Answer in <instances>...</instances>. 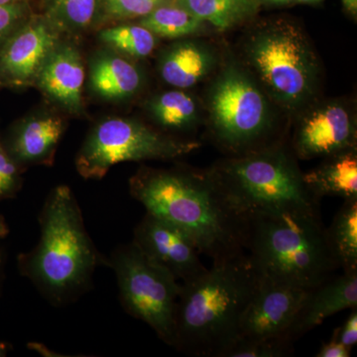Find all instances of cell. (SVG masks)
I'll use <instances>...</instances> for the list:
<instances>
[{"instance_id":"9c48e42d","label":"cell","mask_w":357,"mask_h":357,"mask_svg":"<svg viewBox=\"0 0 357 357\" xmlns=\"http://www.w3.org/2000/svg\"><path fill=\"white\" fill-rule=\"evenodd\" d=\"M211 112L218 139L234 149L258 139L266 126V102L262 93L236 70L225 73L215 84Z\"/></svg>"},{"instance_id":"1f68e13d","label":"cell","mask_w":357,"mask_h":357,"mask_svg":"<svg viewBox=\"0 0 357 357\" xmlns=\"http://www.w3.org/2000/svg\"><path fill=\"white\" fill-rule=\"evenodd\" d=\"M7 260L6 250L4 248H0V291L3 284L4 276H6V265Z\"/></svg>"},{"instance_id":"d4e9b609","label":"cell","mask_w":357,"mask_h":357,"mask_svg":"<svg viewBox=\"0 0 357 357\" xmlns=\"http://www.w3.org/2000/svg\"><path fill=\"white\" fill-rule=\"evenodd\" d=\"M293 354V342L286 340H237L225 357H284Z\"/></svg>"},{"instance_id":"74e56055","label":"cell","mask_w":357,"mask_h":357,"mask_svg":"<svg viewBox=\"0 0 357 357\" xmlns=\"http://www.w3.org/2000/svg\"><path fill=\"white\" fill-rule=\"evenodd\" d=\"M159 1H160V0H159Z\"/></svg>"},{"instance_id":"4316f807","label":"cell","mask_w":357,"mask_h":357,"mask_svg":"<svg viewBox=\"0 0 357 357\" xmlns=\"http://www.w3.org/2000/svg\"><path fill=\"white\" fill-rule=\"evenodd\" d=\"M96 0H56L55 11L68 25L84 28L95 17Z\"/></svg>"},{"instance_id":"d6a6232c","label":"cell","mask_w":357,"mask_h":357,"mask_svg":"<svg viewBox=\"0 0 357 357\" xmlns=\"http://www.w3.org/2000/svg\"><path fill=\"white\" fill-rule=\"evenodd\" d=\"M9 232H10V230H9L6 220H4L2 215H0V238H6V237L9 236Z\"/></svg>"},{"instance_id":"ac0fdd59","label":"cell","mask_w":357,"mask_h":357,"mask_svg":"<svg viewBox=\"0 0 357 357\" xmlns=\"http://www.w3.org/2000/svg\"><path fill=\"white\" fill-rule=\"evenodd\" d=\"M210 67L208 52L198 45L185 43L167 54L162 62L161 76L176 88H190L206 76Z\"/></svg>"},{"instance_id":"3957f363","label":"cell","mask_w":357,"mask_h":357,"mask_svg":"<svg viewBox=\"0 0 357 357\" xmlns=\"http://www.w3.org/2000/svg\"><path fill=\"white\" fill-rule=\"evenodd\" d=\"M38 222V243L17 256L18 270L53 306H67L88 292L96 268L107 267V257L91 241L68 185L52 190Z\"/></svg>"},{"instance_id":"7c38bea8","label":"cell","mask_w":357,"mask_h":357,"mask_svg":"<svg viewBox=\"0 0 357 357\" xmlns=\"http://www.w3.org/2000/svg\"><path fill=\"white\" fill-rule=\"evenodd\" d=\"M55 41L43 23L18 28L0 48V84L28 83L41 70Z\"/></svg>"},{"instance_id":"2e32d148","label":"cell","mask_w":357,"mask_h":357,"mask_svg":"<svg viewBox=\"0 0 357 357\" xmlns=\"http://www.w3.org/2000/svg\"><path fill=\"white\" fill-rule=\"evenodd\" d=\"M39 73L40 86L54 100L74 112L82 109L84 70L76 51L63 48L53 52Z\"/></svg>"},{"instance_id":"ffe728a7","label":"cell","mask_w":357,"mask_h":357,"mask_svg":"<svg viewBox=\"0 0 357 357\" xmlns=\"http://www.w3.org/2000/svg\"><path fill=\"white\" fill-rule=\"evenodd\" d=\"M91 79L93 89L105 98H123L133 95L141 84L138 70L128 61L114 56L96 61Z\"/></svg>"},{"instance_id":"277c9868","label":"cell","mask_w":357,"mask_h":357,"mask_svg":"<svg viewBox=\"0 0 357 357\" xmlns=\"http://www.w3.org/2000/svg\"><path fill=\"white\" fill-rule=\"evenodd\" d=\"M244 249L263 278L312 290L340 269L319 211L244 217Z\"/></svg>"},{"instance_id":"f546056e","label":"cell","mask_w":357,"mask_h":357,"mask_svg":"<svg viewBox=\"0 0 357 357\" xmlns=\"http://www.w3.org/2000/svg\"><path fill=\"white\" fill-rule=\"evenodd\" d=\"M333 338L337 340L340 344L354 349L357 342V311L356 307L352 309L351 314L345 319L340 328H335L333 333Z\"/></svg>"},{"instance_id":"d590c367","label":"cell","mask_w":357,"mask_h":357,"mask_svg":"<svg viewBox=\"0 0 357 357\" xmlns=\"http://www.w3.org/2000/svg\"><path fill=\"white\" fill-rule=\"evenodd\" d=\"M272 3L282 4V3H288L291 0H269Z\"/></svg>"},{"instance_id":"52a82bcc","label":"cell","mask_w":357,"mask_h":357,"mask_svg":"<svg viewBox=\"0 0 357 357\" xmlns=\"http://www.w3.org/2000/svg\"><path fill=\"white\" fill-rule=\"evenodd\" d=\"M196 147V143L174 139L138 121L109 119L89 134L77 155L76 167L84 178L100 180L117 164L173 159Z\"/></svg>"},{"instance_id":"7402d4cb","label":"cell","mask_w":357,"mask_h":357,"mask_svg":"<svg viewBox=\"0 0 357 357\" xmlns=\"http://www.w3.org/2000/svg\"><path fill=\"white\" fill-rule=\"evenodd\" d=\"M203 22L188 9L164 6L144 16L141 25L158 36L178 38L198 31Z\"/></svg>"},{"instance_id":"6da1fadb","label":"cell","mask_w":357,"mask_h":357,"mask_svg":"<svg viewBox=\"0 0 357 357\" xmlns=\"http://www.w3.org/2000/svg\"><path fill=\"white\" fill-rule=\"evenodd\" d=\"M130 194L146 213L184 230L213 262L245 253V220L211 176L143 170L131 178Z\"/></svg>"},{"instance_id":"603a6c76","label":"cell","mask_w":357,"mask_h":357,"mask_svg":"<svg viewBox=\"0 0 357 357\" xmlns=\"http://www.w3.org/2000/svg\"><path fill=\"white\" fill-rule=\"evenodd\" d=\"M152 112L157 121L165 128H182L194 121L197 105L191 96L183 91H168L154 100Z\"/></svg>"},{"instance_id":"ba28073f","label":"cell","mask_w":357,"mask_h":357,"mask_svg":"<svg viewBox=\"0 0 357 357\" xmlns=\"http://www.w3.org/2000/svg\"><path fill=\"white\" fill-rule=\"evenodd\" d=\"M251 59L264 83L284 102H299L311 89L314 60L301 33L291 26L263 32Z\"/></svg>"},{"instance_id":"4fadbf2b","label":"cell","mask_w":357,"mask_h":357,"mask_svg":"<svg viewBox=\"0 0 357 357\" xmlns=\"http://www.w3.org/2000/svg\"><path fill=\"white\" fill-rule=\"evenodd\" d=\"M354 131L349 112L340 105H328L303 121L296 150L303 158L340 153L354 143Z\"/></svg>"},{"instance_id":"5b68a950","label":"cell","mask_w":357,"mask_h":357,"mask_svg":"<svg viewBox=\"0 0 357 357\" xmlns=\"http://www.w3.org/2000/svg\"><path fill=\"white\" fill-rule=\"evenodd\" d=\"M223 197L243 217L287 211H319V201L281 151L232 160L211 174Z\"/></svg>"},{"instance_id":"8992f818","label":"cell","mask_w":357,"mask_h":357,"mask_svg":"<svg viewBox=\"0 0 357 357\" xmlns=\"http://www.w3.org/2000/svg\"><path fill=\"white\" fill-rule=\"evenodd\" d=\"M114 270L122 307L147 324L160 340L173 347L174 319L181 283L165 268L147 257L131 241L107 257Z\"/></svg>"},{"instance_id":"9a60e30c","label":"cell","mask_w":357,"mask_h":357,"mask_svg":"<svg viewBox=\"0 0 357 357\" xmlns=\"http://www.w3.org/2000/svg\"><path fill=\"white\" fill-rule=\"evenodd\" d=\"M64 131V122L59 117H36L21 122L2 140L8 153L23 169L30 164L51 162Z\"/></svg>"},{"instance_id":"44dd1931","label":"cell","mask_w":357,"mask_h":357,"mask_svg":"<svg viewBox=\"0 0 357 357\" xmlns=\"http://www.w3.org/2000/svg\"><path fill=\"white\" fill-rule=\"evenodd\" d=\"M185 9L220 30L229 29L253 10V0H184Z\"/></svg>"},{"instance_id":"836d02e7","label":"cell","mask_w":357,"mask_h":357,"mask_svg":"<svg viewBox=\"0 0 357 357\" xmlns=\"http://www.w3.org/2000/svg\"><path fill=\"white\" fill-rule=\"evenodd\" d=\"M344 6L347 7V10L352 13H356L357 10V0H342Z\"/></svg>"},{"instance_id":"30bf717a","label":"cell","mask_w":357,"mask_h":357,"mask_svg":"<svg viewBox=\"0 0 357 357\" xmlns=\"http://www.w3.org/2000/svg\"><path fill=\"white\" fill-rule=\"evenodd\" d=\"M310 290L263 278L244 312L238 340H286Z\"/></svg>"},{"instance_id":"484cf974","label":"cell","mask_w":357,"mask_h":357,"mask_svg":"<svg viewBox=\"0 0 357 357\" xmlns=\"http://www.w3.org/2000/svg\"><path fill=\"white\" fill-rule=\"evenodd\" d=\"M23 169L7 151L0 137V202L15 198L22 188Z\"/></svg>"},{"instance_id":"f1b7e54d","label":"cell","mask_w":357,"mask_h":357,"mask_svg":"<svg viewBox=\"0 0 357 357\" xmlns=\"http://www.w3.org/2000/svg\"><path fill=\"white\" fill-rule=\"evenodd\" d=\"M24 13V6L20 1L0 6V48L18 29Z\"/></svg>"},{"instance_id":"83f0119b","label":"cell","mask_w":357,"mask_h":357,"mask_svg":"<svg viewBox=\"0 0 357 357\" xmlns=\"http://www.w3.org/2000/svg\"><path fill=\"white\" fill-rule=\"evenodd\" d=\"M159 0H107V9L117 17L146 16L158 6Z\"/></svg>"},{"instance_id":"4dcf8cb0","label":"cell","mask_w":357,"mask_h":357,"mask_svg":"<svg viewBox=\"0 0 357 357\" xmlns=\"http://www.w3.org/2000/svg\"><path fill=\"white\" fill-rule=\"evenodd\" d=\"M351 349L340 344L332 337L330 342L321 345L317 357H349L351 356Z\"/></svg>"},{"instance_id":"8fae6325","label":"cell","mask_w":357,"mask_h":357,"mask_svg":"<svg viewBox=\"0 0 357 357\" xmlns=\"http://www.w3.org/2000/svg\"><path fill=\"white\" fill-rule=\"evenodd\" d=\"M132 243L180 283L191 281L208 268L199 259L198 246L173 223L146 213L134 229Z\"/></svg>"},{"instance_id":"d6986e66","label":"cell","mask_w":357,"mask_h":357,"mask_svg":"<svg viewBox=\"0 0 357 357\" xmlns=\"http://www.w3.org/2000/svg\"><path fill=\"white\" fill-rule=\"evenodd\" d=\"M326 234L338 267L357 271V199H344Z\"/></svg>"},{"instance_id":"e575fe53","label":"cell","mask_w":357,"mask_h":357,"mask_svg":"<svg viewBox=\"0 0 357 357\" xmlns=\"http://www.w3.org/2000/svg\"><path fill=\"white\" fill-rule=\"evenodd\" d=\"M20 1V0H0V6H6V4L14 3V2Z\"/></svg>"},{"instance_id":"e0dca14e","label":"cell","mask_w":357,"mask_h":357,"mask_svg":"<svg viewBox=\"0 0 357 357\" xmlns=\"http://www.w3.org/2000/svg\"><path fill=\"white\" fill-rule=\"evenodd\" d=\"M305 185L317 199L321 197L357 199V158L354 151L340 152L321 168L303 176Z\"/></svg>"},{"instance_id":"7a4b0ae2","label":"cell","mask_w":357,"mask_h":357,"mask_svg":"<svg viewBox=\"0 0 357 357\" xmlns=\"http://www.w3.org/2000/svg\"><path fill=\"white\" fill-rule=\"evenodd\" d=\"M248 255L213 262L211 269L181 283L173 347L189 356L225 357L239 337L241 321L259 285Z\"/></svg>"},{"instance_id":"8d00e7d4","label":"cell","mask_w":357,"mask_h":357,"mask_svg":"<svg viewBox=\"0 0 357 357\" xmlns=\"http://www.w3.org/2000/svg\"><path fill=\"white\" fill-rule=\"evenodd\" d=\"M301 2H317L319 1V0H299Z\"/></svg>"},{"instance_id":"cb8c5ba5","label":"cell","mask_w":357,"mask_h":357,"mask_svg":"<svg viewBox=\"0 0 357 357\" xmlns=\"http://www.w3.org/2000/svg\"><path fill=\"white\" fill-rule=\"evenodd\" d=\"M100 38L124 53L142 58L154 50L156 40L154 34L142 25H126L103 30Z\"/></svg>"},{"instance_id":"5bb4252c","label":"cell","mask_w":357,"mask_h":357,"mask_svg":"<svg viewBox=\"0 0 357 357\" xmlns=\"http://www.w3.org/2000/svg\"><path fill=\"white\" fill-rule=\"evenodd\" d=\"M354 307H357V271L332 277L307 292L289 331V338L294 342L321 325L326 319Z\"/></svg>"}]
</instances>
